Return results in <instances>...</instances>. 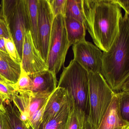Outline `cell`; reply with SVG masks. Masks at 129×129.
Returning <instances> with one entry per match:
<instances>
[{"mask_svg": "<svg viewBox=\"0 0 129 129\" xmlns=\"http://www.w3.org/2000/svg\"><path fill=\"white\" fill-rule=\"evenodd\" d=\"M82 6L86 29L95 46L107 52L119 33L121 8L116 0H83Z\"/></svg>", "mask_w": 129, "mask_h": 129, "instance_id": "6da1fadb", "label": "cell"}, {"mask_svg": "<svg viewBox=\"0 0 129 129\" xmlns=\"http://www.w3.org/2000/svg\"><path fill=\"white\" fill-rule=\"evenodd\" d=\"M101 73L115 93L129 92V18H121L119 31L109 49L102 54Z\"/></svg>", "mask_w": 129, "mask_h": 129, "instance_id": "7a4b0ae2", "label": "cell"}, {"mask_svg": "<svg viewBox=\"0 0 129 129\" xmlns=\"http://www.w3.org/2000/svg\"><path fill=\"white\" fill-rule=\"evenodd\" d=\"M1 4L0 18L6 22L21 59L25 31L30 30L27 1L3 0Z\"/></svg>", "mask_w": 129, "mask_h": 129, "instance_id": "3957f363", "label": "cell"}, {"mask_svg": "<svg viewBox=\"0 0 129 129\" xmlns=\"http://www.w3.org/2000/svg\"><path fill=\"white\" fill-rule=\"evenodd\" d=\"M57 87L66 89L72 96L75 104L88 115V73L74 59L71 61L67 67H64Z\"/></svg>", "mask_w": 129, "mask_h": 129, "instance_id": "277c9868", "label": "cell"}, {"mask_svg": "<svg viewBox=\"0 0 129 129\" xmlns=\"http://www.w3.org/2000/svg\"><path fill=\"white\" fill-rule=\"evenodd\" d=\"M88 118L93 129H97L115 93L100 73L88 72Z\"/></svg>", "mask_w": 129, "mask_h": 129, "instance_id": "5b68a950", "label": "cell"}, {"mask_svg": "<svg viewBox=\"0 0 129 129\" xmlns=\"http://www.w3.org/2000/svg\"><path fill=\"white\" fill-rule=\"evenodd\" d=\"M71 46L67 38L64 16L54 17L50 40L47 62L48 70L56 75L64 66L68 50Z\"/></svg>", "mask_w": 129, "mask_h": 129, "instance_id": "8992f818", "label": "cell"}, {"mask_svg": "<svg viewBox=\"0 0 129 129\" xmlns=\"http://www.w3.org/2000/svg\"><path fill=\"white\" fill-rule=\"evenodd\" d=\"M51 94L32 91L16 92L12 102L19 112L21 120L27 127H32L30 118L46 104Z\"/></svg>", "mask_w": 129, "mask_h": 129, "instance_id": "52a82bcc", "label": "cell"}, {"mask_svg": "<svg viewBox=\"0 0 129 129\" xmlns=\"http://www.w3.org/2000/svg\"><path fill=\"white\" fill-rule=\"evenodd\" d=\"M74 60L87 72L101 73V50L92 43L85 40L73 45Z\"/></svg>", "mask_w": 129, "mask_h": 129, "instance_id": "ba28073f", "label": "cell"}, {"mask_svg": "<svg viewBox=\"0 0 129 129\" xmlns=\"http://www.w3.org/2000/svg\"><path fill=\"white\" fill-rule=\"evenodd\" d=\"M54 16L48 0H38L39 50L47 64Z\"/></svg>", "mask_w": 129, "mask_h": 129, "instance_id": "9c48e42d", "label": "cell"}, {"mask_svg": "<svg viewBox=\"0 0 129 129\" xmlns=\"http://www.w3.org/2000/svg\"><path fill=\"white\" fill-rule=\"evenodd\" d=\"M21 59V66L28 74L48 70L46 63L35 44L30 30L25 31Z\"/></svg>", "mask_w": 129, "mask_h": 129, "instance_id": "30bf717a", "label": "cell"}, {"mask_svg": "<svg viewBox=\"0 0 129 129\" xmlns=\"http://www.w3.org/2000/svg\"><path fill=\"white\" fill-rule=\"evenodd\" d=\"M70 99L68 91L62 87H57L47 100L41 123H45L55 117Z\"/></svg>", "mask_w": 129, "mask_h": 129, "instance_id": "8fae6325", "label": "cell"}, {"mask_svg": "<svg viewBox=\"0 0 129 129\" xmlns=\"http://www.w3.org/2000/svg\"><path fill=\"white\" fill-rule=\"evenodd\" d=\"M127 126H129V122L124 120L121 115L119 95L115 93L97 129H114Z\"/></svg>", "mask_w": 129, "mask_h": 129, "instance_id": "7c38bea8", "label": "cell"}, {"mask_svg": "<svg viewBox=\"0 0 129 129\" xmlns=\"http://www.w3.org/2000/svg\"><path fill=\"white\" fill-rule=\"evenodd\" d=\"M35 93L52 94L57 88L56 75L48 70L29 74Z\"/></svg>", "mask_w": 129, "mask_h": 129, "instance_id": "4fadbf2b", "label": "cell"}, {"mask_svg": "<svg viewBox=\"0 0 129 129\" xmlns=\"http://www.w3.org/2000/svg\"><path fill=\"white\" fill-rule=\"evenodd\" d=\"M20 64L13 61L7 53L0 51V74L10 83H17L21 74Z\"/></svg>", "mask_w": 129, "mask_h": 129, "instance_id": "5bb4252c", "label": "cell"}, {"mask_svg": "<svg viewBox=\"0 0 129 129\" xmlns=\"http://www.w3.org/2000/svg\"><path fill=\"white\" fill-rule=\"evenodd\" d=\"M67 38L70 46L86 40V28L83 22L72 18L64 17Z\"/></svg>", "mask_w": 129, "mask_h": 129, "instance_id": "9a60e30c", "label": "cell"}, {"mask_svg": "<svg viewBox=\"0 0 129 129\" xmlns=\"http://www.w3.org/2000/svg\"><path fill=\"white\" fill-rule=\"evenodd\" d=\"M72 104L70 97L69 101L55 117L45 123L41 124L38 129H66L68 118Z\"/></svg>", "mask_w": 129, "mask_h": 129, "instance_id": "2e32d148", "label": "cell"}, {"mask_svg": "<svg viewBox=\"0 0 129 129\" xmlns=\"http://www.w3.org/2000/svg\"><path fill=\"white\" fill-rule=\"evenodd\" d=\"M69 96L72 104L68 118L66 129H84L86 114L75 104L72 96Z\"/></svg>", "mask_w": 129, "mask_h": 129, "instance_id": "e0dca14e", "label": "cell"}, {"mask_svg": "<svg viewBox=\"0 0 129 129\" xmlns=\"http://www.w3.org/2000/svg\"><path fill=\"white\" fill-rule=\"evenodd\" d=\"M30 31L35 44L39 50L38 32V0H27Z\"/></svg>", "mask_w": 129, "mask_h": 129, "instance_id": "ac0fdd59", "label": "cell"}, {"mask_svg": "<svg viewBox=\"0 0 129 129\" xmlns=\"http://www.w3.org/2000/svg\"><path fill=\"white\" fill-rule=\"evenodd\" d=\"M4 105L10 129H33L27 127L21 120L19 112L13 102L6 101Z\"/></svg>", "mask_w": 129, "mask_h": 129, "instance_id": "d6986e66", "label": "cell"}, {"mask_svg": "<svg viewBox=\"0 0 129 129\" xmlns=\"http://www.w3.org/2000/svg\"><path fill=\"white\" fill-rule=\"evenodd\" d=\"M82 3L83 0H67L64 17L72 18L84 23Z\"/></svg>", "mask_w": 129, "mask_h": 129, "instance_id": "ffe728a7", "label": "cell"}, {"mask_svg": "<svg viewBox=\"0 0 129 129\" xmlns=\"http://www.w3.org/2000/svg\"><path fill=\"white\" fill-rule=\"evenodd\" d=\"M21 65V64H20ZM21 67V74L15 84H12L13 89L16 92H28L32 90V81L29 74L25 72Z\"/></svg>", "mask_w": 129, "mask_h": 129, "instance_id": "44dd1931", "label": "cell"}, {"mask_svg": "<svg viewBox=\"0 0 129 129\" xmlns=\"http://www.w3.org/2000/svg\"><path fill=\"white\" fill-rule=\"evenodd\" d=\"M119 96V106L121 117L129 122V92L118 93Z\"/></svg>", "mask_w": 129, "mask_h": 129, "instance_id": "7402d4cb", "label": "cell"}, {"mask_svg": "<svg viewBox=\"0 0 129 129\" xmlns=\"http://www.w3.org/2000/svg\"><path fill=\"white\" fill-rule=\"evenodd\" d=\"M5 46L7 54L11 58L19 64H21V58L12 38H4Z\"/></svg>", "mask_w": 129, "mask_h": 129, "instance_id": "603a6c76", "label": "cell"}, {"mask_svg": "<svg viewBox=\"0 0 129 129\" xmlns=\"http://www.w3.org/2000/svg\"><path fill=\"white\" fill-rule=\"evenodd\" d=\"M51 11L54 17L61 14L64 16L67 0H48Z\"/></svg>", "mask_w": 129, "mask_h": 129, "instance_id": "cb8c5ba5", "label": "cell"}, {"mask_svg": "<svg viewBox=\"0 0 129 129\" xmlns=\"http://www.w3.org/2000/svg\"><path fill=\"white\" fill-rule=\"evenodd\" d=\"M12 84L0 83V95L4 99L5 102H12L16 91Z\"/></svg>", "mask_w": 129, "mask_h": 129, "instance_id": "d4e9b609", "label": "cell"}, {"mask_svg": "<svg viewBox=\"0 0 129 129\" xmlns=\"http://www.w3.org/2000/svg\"><path fill=\"white\" fill-rule=\"evenodd\" d=\"M0 37L5 38H13L6 22L0 18Z\"/></svg>", "mask_w": 129, "mask_h": 129, "instance_id": "484cf974", "label": "cell"}, {"mask_svg": "<svg viewBox=\"0 0 129 129\" xmlns=\"http://www.w3.org/2000/svg\"><path fill=\"white\" fill-rule=\"evenodd\" d=\"M0 129H10L6 111L0 109Z\"/></svg>", "mask_w": 129, "mask_h": 129, "instance_id": "4316f807", "label": "cell"}, {"mask_svg": "<svg viewBox=\"0 0 129 129\" xmlns=\"http://www.w3.org/2000/svg\"><path fill=\"white\" fill-rule=\"evenodd\" d=\"M121 8L123 9L125 12V14H129V0H116Z\"/></svg>", "mask_w": 129, "mask_h": 129, "instance_id": "83f0119b", "label": "cell"}, {"mask_svg": "<svg viewBox=\"0 0 129 129\" xmlns=\"http://www.w3.org/2000/svg\"><path fill=\"white\" fill-rule=\"evenodd\" d=\"M4 38L0 37V51L7 53L5 46V40Z\"/></svg>", "mask_w": 129, "mask_h": 129, "instance_id": "f1b7e54d", "label": "cell"}, {"mask_svg": "<svg viewBox=\"0 0 129 129\" xmlns=\"http://www.w3.org/2000/svg\"><path fill=\"white\" fill-rule=\"evenodd\" d=\"M84 129H93L92 124L89 120L88 115H86L85 117Z\"/></svg>", "mask_w": 129, "mask_h": 129, "instance_id": "f546056e", "label": "cell"}, {"mask_svg": "<svg viewBox=\"0 0 129 129\" xmlns=\"http://www.w3.org/2000/svg\"><path fill=\"white\" fill-rule=\"evenodd\" d=\"M4 102H5V100L0 95V109L3 111H5L4 105Z\"/></svg>", "mask_w": 129, "mask_h": 129, "instance_id": "4dcf8cb0", "label": "cell"}, {"mask_svg": "<svg viewBox=\"0 0 129 129\" xmlns=\"http://www.w3.org/2000/svg\"><path fill=\"white\" fill-rule=\"evenodd\" d=\"M0 83H10L9 81H7L1 74H0Z\"/></svg>", "mask_w": 129, "mask_h": 129, "instance_id": "1f68e13d", "label": "cell"}, {"mask_svg": "<svg viewBox=\"0 0 129 129\" xmlns=\"http://www.w3.org/2000/svg\"><path fill=\"white\" fill-rule=\"evenodd\" d=\"M127 126H126L124 127H117V128H115V129H124V128H125V127H126Z\"/></svg>", "mask_w": 129, "mask_h": 129, "instance_id": "d6a6232c", "label": "cell"}, {"mask_svg": "<svg viewBox=\"0 0 129 129\" xmlns=\"http://www.w3.org/2000/svg\"><path fill=\"white\" fill-rule=\"evenodd\" d=\"M129 126H127L126 127H125V128H124V129H129Z\"/></svg>", "mask_w": 129, "mask_h": 129, "instance_id": "836d02e7", "label": "cell"}, {"mask_svg": "<svg viewBox=\"0 0 129 129\" xmlns=\"http://www.w3.org/2000/svg\"><path fill=\"white\" fill-rule=\"evenodd\" d=\"M1 4H0V9H1Z\"/></svg>", "mask_w": 129, "mask_h": 129, "instance_id": "e575fe53", "label": "cell"}]
</instances>
